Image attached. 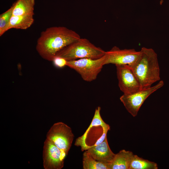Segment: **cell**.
Instances as JSON below:
<instances>
[{
    "instance_id": "cell-1",
    "label": "cell",
    "mask_w": 169,
    "mask_h": 169,
    "mask_svg": "<svg viewBox=\"0 0 169 169\" xmlns=\"http://www.w3.org/2000/svg\"><path fill=\"white\" fill-rule=\"evenodd\" d=\"M80 38L77 33L66 27H50L41 33L36 49L43 59L52 61L59 51Z\"/></svg>"
},
{
    "instance_id": "cell-2",
    "label": "cell",
    "mask_w": 169,
    "mask_h": 169,
    "mask_svg": "<svg viewBox=\"0 0 169 169\" xmlns=\"http://www.w3.org/2000/svg\"><path fill=\"white\" fill-rule=\"evenodd\" d=\"M140 51V57L131 67L143 89L160 79V69L157 54L153 49L143 47Z\"/></svg>"
},
{
    "instance_id": "cell-3",
    "label": "cell",
    "mask_w": 169,
    "mask_h": 169,
    "mask_svg": "<svg viewBox=\"0 0 169 169\" xmlns=\"http://www.w3.org/2000/svg\"><path fill=\"white\" fill-rule=\"evenodd\" d=\"M105 52L88 39L80 38L64 48L56 56L63 58L67 61L83 58L96 59L104 56Z\"/></svg>"
},
{
    "instance_id": "cell-4",
    "label": "cell",
    "mask_w": 169,
    "mask_h": 169,
    "mask_svg": "<svg viewBox=\"0 0 169 169\" xmlns=\"http://www.w3.org/2000/svg\"><path fill=\"white\" fill-rule=\"evenodd\" d=\"M105 54L96 59L83 58L68 61L67 66L77 72L84 80L90 82L97 78L105 65Z\"/></svg>"
},
{
    "instance_id": "cell-5",
    "label": "cell",
    "mask_w": 169,
    "mask_h": 169,
    "mask_svg": "<svg viewBox=\"0 0 169 169\" xmlns=\"http://www.w3.org/2000/svg\"><path fill=\"white\" fill-rule=\"evenodd\" d=\"M47 139L67 156L74 137L71 129L62 122L54 124L47 134Z\"/></svg>"
},
{
    "instance_id": "cell-6",
    "label": "cell",
    "mask_w": 169,
    "mask_h": 169,
    "mask_svg": "<svg viewBox=\"0 0 169 169\" xmlns=\"http://www.w3.org/2000/svg\"><path fill=\"white\" fill-rule=\"evenodd\" d=\"M164 82L160 81L156 84L147 88L143 89L134 93L123 94L120 100L127 110L133 116L135 117L146 99L152 93L163 85Z\"/></svg>"
},
{
    "instance_id": "cell-7",
    "label": "cell",
    "mask_w": 169,
    "mask_h": 169,
    "mask_svg": "<svg viewBox=\"0 0 169 169\" xmlns=\"http://www.w3.org/2000/svg\"><path fill=\"white\" fill-rule=\"evenodd\" d=\"M141 54L140 50L137 51L134 49H120L115 46L106 51L105 65H127L131 67L139 59Z\"/></svg>"
},
{
    "instance_id": "cell-8",
    "label": "cell",
    "mask_w": 169,
    "mask_h": 169,
    "mask_svg": "<svg viewBox=\"0 0 169 169\" xmlns=\"http://www.w3.org/2000/svg\"><path fill=\"white\" fill-rule=\"evenodd\" d=\"M118 86L123 94H131L141 90L132 69L127 65H115Z\"/></svg>"
},
{
    "instance_id": "cell-9",
    "label": "cell",
    "mask_w": 169,
    "mask_h": 169,
    "mask_svg": "<svg viewBox=\"0 0 169 169\" xmlns=\"http://www.w3.org/2000/svg\"><path fill=\"white\" fill-rule=\"evenodd\" d=\"M66 155L47 139L44 143L43 165L45 169H60L64 166Z\"/></svg>"
},
{
    "instance_id": "cell-10",
    "label": "cell",
    "mask_w": 169,
    "mask_h": 169,
    "mask_svg": "<svg viewBox=\"0 0 169 169\" xmlns=\"http://www.w3.org/2000/svg\"><path fill=\"white\" fill-rule=\"evenodd\" d=\"M87 151L94 159L107 165L108 168L115 155L109 147L107 137L102 142L89 147Z\"/></svg>"
},
{
    "instance_id": "cell-11",
    "label": "cell",
    "mask_w": 169,
    "mask_h": 169,
    "mask_svg": "<svg viewBox=\"0 0 169 169\" xmlns=\"http://www.w3.org/2000/svg\"><path fill=\"white\" fill-rule=\"evenodd\" d=\"M134 155L131 151L120 150L115 154L113 160L109 165V169H129Z\"/></svg>"
},
{
    "instance_id": "cell-12",
    "label": "cell",
    "mask_w": 169,
    "mask_h": 169,
    "mask_svg": "<svg viewBox=\"0 0 169 169\" xmlns=\"http://www.w3.org/2000/svg\"><path fill=\"white\" fill-rule=\"evenodd\" d=\"M13 5V16L34 15L35 0H17Z\"/></svg>"
},
{
    "instance_id": "cell-13",
    "label": "cell",
    "mask_w": 169,
    "mask_h": 169,
    "mask_svg": "<svg viewBox=\"0 0 169 169\" xmlns=\"http://www.w3.org/2000/svg\"><path fill=\"white\" fill-rule=\"evenodd\" d=\"M33 15H13L11 18L8 30L11 29H26L33 24L34 19Z\"/></svg>"
},
{
    "instance_id": "cell-14",
    "label": "cell",
    "mask_w": 169,
    "mask_h": 169,
    "mask_svg": "<svg viewBox=\"0 0 169 169\" xmlns=\"http://www.w3.org/2000/svg\"><path fill=\"white\" fill-rule=\"evenodd\" d=\"M157 164L134 155L129 169H157Z\"/></svg>"
},
{
    "instance_id": "cell-15",
    "label": "cell",
    "mask_w": 169,
    "mask_h": 169,
    "mask_svg": "<svg viewBox=\"0 0 169 169\" xmlns=\"http://www.w3.org/2000/svg\"><path fill=\"white\" fill-rule=\"evenodd\" d=\"M83 167L84 169H109L107 165L95 160L87 151L83 154Z\"/></svg>"
},
{
    "instance_id": "cell-16",
    "label": "cell",
    "mask_w": 169,
    "mask_h": 169,
    "mask_svg": "<svg viewBox=\"0 0 169 169\" xmlns=\"http://www.w3.org/2000/svg\"><path fill=\"white\" fill-rule=\"evenodd\" d=\"M13 5L8 10L0 15V36L8 30L11 18L13 16Z\"/></svg>"
},
{
    "instance_id": "cell-17",
    "label": "cell",
    "mask_w": 169,
    "mask_h": 169,
    "mask_svg": "<svg viewBox=\"0 0 169 169\" xmlns=\"http://www.w3.org/2000/svg\"><path fill=\"white\" fill-rule=\"evenodd\" d=\"M52 61L56 67L58 68H62L67 66L68 61L63 58L56 56Z\"/></svg>"
}]
</instances>
